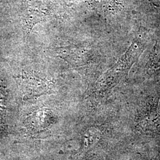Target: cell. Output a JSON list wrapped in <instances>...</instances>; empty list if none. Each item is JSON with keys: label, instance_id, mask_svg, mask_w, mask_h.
Segmentation results:
<instances>
[{"label": "cell", "instance_id": "obj_1", "mask_svg": "<svg viewBox=\"0 0 160 160\" xmlns=\"http://www.w3.org/2000/svg\"><path fill=\"white\" fill-rule=\"evenodd\" d=\"M159 98L154 103L149 106L142 117L141 116L138 125L142 131L145 133H156L160 131V115L157 112V106Z\"/></svg>", "mask_w": 160, "mask_h": 160}, {"label": "cell", "instance_id": "obj_2", "mask_svg": "<svg viewBox=\"0 0 160 160\" xmlns=\"http://www.w3.org/2000/svg\"></svg>", "mask_w": 160, "mask_h": 160}]
</instances>
